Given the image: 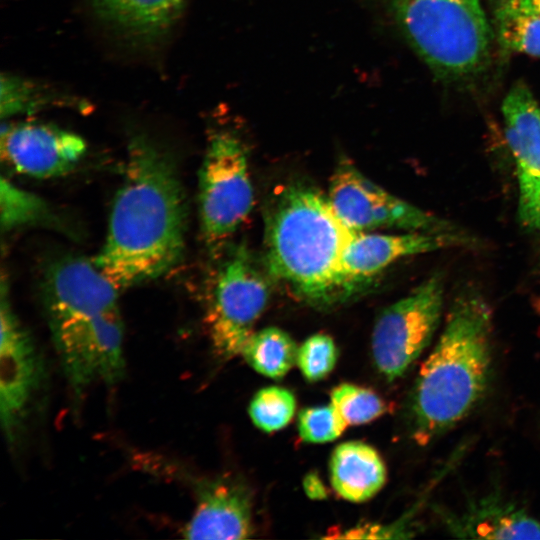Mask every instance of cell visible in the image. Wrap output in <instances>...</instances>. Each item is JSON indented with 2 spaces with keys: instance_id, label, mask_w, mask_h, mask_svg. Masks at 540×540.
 Instances as JSON below:
<instances>
[{
  "instance_id": "21",
  "label": "cell",
  "mask_w": 540,
  "mask_h": 540,
  "mask_svg": "<svg viewBox=\"0 0 540 540\" xmlns=\"http://www.w3.org/2000/svg\"><path fill=\"white\" fill-rule=\"evenodd\" d=\"M497 34L509 50L540 57V17L498 8Z\"/></svg>"
},
{
  "instance_id": "25",
  "label": "cell",
  "mask_w": 540,
  "mask_h": 540,
  "mask_svg": "<svg viewBox=\"0 0 540 540\" xmlns=\"http://www.w3.org/2000/svg\"><path fill=\"white\" fill-rule=\"evenodd\" d=\"M32 83L11 75L1 76V116L10 117L38 108L45 100Z\"/></svg>"
},
{
  "instance_id": "23",
  "label": "cell",
  "mask_w": 540,
  "mask_h": 540,
  "mask_svg": "<svg viewBox=\"0 0 540 540\" xmlns=\"http://www.w3.org/2000/svg\"><path fill=\"white\" fill-rule=\"evenodd\" d=\"M348 424L338 410L330 405L305 408L298 415V431L303 441L325 443L338 438Z\"/></svg>"
},
{
  "instance_id": "7",
  "label": "cell",
  "mask_w": 540,
  "mask_h": 540,
  "mask_svg": "<svg viewBox=\"0 0 540 540\" xmlns=\"http://www.w3.org/2000/svg\"><path fill=\"white\" fill-rule=\"evenodd\" d=\"M269 295L268 278L253 255L244 246L232 250L216 275L207 313L218 356L230 359L241 354Z\"/></svg>"
},
{
  "instance_id": "12",
  "label": "cell",
  "mask_w": 540,
  "mask_h": 540,
  "mask_svg": "<svg viewBox=\"0 0 540 540\" xmlns=\"http://www.w3.org/2000/svg\"><path fill=\"white\" fill-rule=\"evenodd\" d=\"M0 412L2 428L11 439L38 382V361L29 334L15 316L1 289Z\"/></svg>"
},
{
  "instance_id": "3",
  "label": "cell",
  "mask_w": 540,
  "mask_h": 540,
  "mask_svg": "<svg viewBox=\"0 0 540 540\" xmlns=\"http://www.w3.org/2000/svg\"><path fill=\"white\" fill-rule=\"evenodd\" d=\"M355 233L316 187L280 185L265 210L264 266L305 301L332 303L348 294L341 260Z\"/></svg>"
},
{
  "instance_id": "15",
  "label": "cell",
  "mask_w": 540,
  "mask_h": 540,
  "mask_svg": "<svg viewBox=\"0 0 540 540\" xmlns=\"http://www.w3.org/2000/svg\"><path fill=\"white\" fill-rule=\"evenodd\" d=\"M441 516L448 532L458 538L540 539V522L498 491L472 498L460 511Z\"/></svg>"
},
{
  "instance_id": "1",
  "label": "cell",
  "mask_w": 540,
  "mask_h": 540,
  "mask_svg": "<svg viewBox=\"0 0 540 540\" xmlns=\"http://www.w3.org/2000/svg\"><path fill=\"white\" fill-rule=\"evenodd\" d=\"M185 228V197L173 162L150 139L134 137L93 263L118 290L157 278L181 260Z\"/></svg>"
},
{
  "instance_id": "19",
  "label": "cell",
  "mask_w": 540,
  "mask_h": 540,
  "mask_svg": "<svg viewBox=\"0 0 540 540\" xmlns=\"http://www.w3.org/2000/svg\"><path fill=\"white\" fill-rule=\"evenodd\" d=\"M0 220L3 230L36 224H51L55 218L48 204L39 196L1 178Z\"/></svg>"
},
{
  "instance_id": "17",
  "label": "cell",
  "mask_w": 540,
  "mask_h": 540,
  "mask_svg": "<svg viewBox=\"0 0 540 540\" xmlns=\"http://www.w3.org/2000/svg\"><path fill=\"white\" fill-rule=\"evenodd\" d=\"M187 0H90L103 19L140 39L165 33Z\"/></svg>"
},
{
  "instance_id": "11",
  "label": "cell",
  "mask_w": 540,
  "mask_h": 540,
  "mask_svg": "<svg viewBox=\"0 0 540 540\" xmlns=\"http://www.w3.org/2000/svg\"><path fill=\"white\" fill-rule=\"evenodd\" d=\"M505 133L519 181V216L528 228L540 219V107L529 88L518 83L504 98Z\"/></svg>"
},
{
  "instance_id": "8",
  "label": "cell",
  "mask_w": 540,
  "mask_h": 540,
  "mask_svg": "<svg viewBox=\"0 0 540 540\" xmlns=\"http://www.w3.org/2000/svg\"><path fill=\"white\" fill-rule=\"evenodd\" d=\"M443 302V278L433 274L378 316L372 355L387 380L403 376L428 346L439 325Z\"/></svg>"
},
{
  "instance_id": "14",
  "label": "cell",
  "mask_w": 540,
  "mask_h": 540,
  "mask_svg": "<svg viewBox=\"0 0 540 540\" xmlns=\"http://www.w3.org/2000/svg\"><path fill=\"white\" fill-rule=\"evenodd\" d=\"M195 484L196 509L182 530L184 538L235 540L251 535L252 506L246 486L226 476Z\"/></svg>"
},
{
  "instance_id": "28",
  "label": "cell",
  "mask_w": 540,
  "mask_h": 540,
  "mask_svg": "<svg viewBox=\"0 0 540 540\" xmlns=\"http://www.w3.org/2000/svg\"><path fill=\"white\" fill-rule=\"evenodd\" d=\"M538 229L540 230V219H539V226H538Z\"/></svg>"
},
{
  "instance_id": "13",
  "label": "cell",
  "mask_w": 540,
  "mask_h": 540,
  "mask_svg": "<svg viewBox=\"0 0 540 540\" xmlns=\"http://www.w3.org/2000/svg\"><path fill=\"white\" fill-rule=\"evenodd\" d=\"M453 232L407 231L403 234L356 232L341 260V273L347 293L367 282L395 261L421 253L463 244Z\"/></svg>"
},
{
  "instance_id": "18",
  "label": "cell",
  "mask_w": 540,
  "mask_h": 540,
  "mask_svg": "<svg viewBox=\"0 0 540 540\" xmlns=\"http://www.w3.org/2000/svg\"><path fill=\"white\" fill-rule=\"evenodd\" d=\"M298 348L288 333L278 327L253 332L241 354L257 372L273 379L283 377L297 361Z\"/></svg>"
},
{
  "instance_id": "2",
  "label": "cell",
  "mask_w": 540,
  "mask_h": 540,
  "mask_svg": "<svg viewBox=\"0 0 540 540\" xmlns=\"http://www.w3.org/2000/svg\"><path fill=\"white\" fill-rule=\"evenodd\" d=\"M119 290L93 261L63 258L48 270L44 304L52 339L72 389L114 384L124 371Z\"/></svg>"
},
{
  "instance_id": "24",
  "label": "cell",
  "mask_w": 540,
  "mask_h": 540,
  "mask_svg": "<svg viewBox=\"0 0 540 540\" xmlns=\"http://www.w3.org/2000/svg\"><path fill=\"white\" fill-rule=\"evenodd\" d=\"M337 348L333 339L323 333L307 338L298 348L297 364L303 376L311 382L325 378L337 361Z\"/></svg>"
},
{
  "instance_id": "5",
  "label": "cell",
  "mask_w": 540,
  "mask_h": 540,
  "mask_svg": "<svg viewBox=\"0 0 540 540\" xmlns=\"http://www.w3.org/2000/svg\"><path fill=\"white\" fill-rule=\"evenodd\" d=\"M416 52L446 78L478 72L487 61L491 29L481 0H390Z\"/></svg>"
},
{
  "instance_id": "27",
  "label": "cell",
  "mask_w": 540,
  "mask_h": 540,
  "mask_svg": "<svg viewBox=\"0 0 540 540\" xmlns=\"http://www.w3.org/2000/svg\"><path fill=\"white\" fill-rule=\"evenodd\" d=\"M304 488L311 498H323L326 496L325 488L316 475H309L305 478Z\"/></svg>"
},
{
  "instance_id": "9",
  "label": "cell",
  "mask_w": 540,
  "mask_h": 540,
  "mask_svg": "<svg viewBox=\"0 0 540 540\" xmlns=\"http://www.w3.org/2000/svg\"><path fill=\"white\" fill-rule=\"evenodd\" d=\"M327 196L338 216L355 232L379 228L431 233L454 230L449 222L391 194L345 160L331 176Z\"/></svg>"
},
{
  "instance_id": "20",
  "label": "cell",
  "mask_w": 540,
  "mask_h": 540,
  "mask_svg": "<svg viewBox=\"0 0 540 540\" xmlns=\"http://www.w3.org/2000/svg\"><path fill=\"white\" fill-rule=\"evenodd\" d=\"M296 400L293 393L283 387L269 386L259 390L249 405L252 422L265 432L284 428L293 418Z\"/></svg>"
},
{
  "instance_id": "6",
  "label": "cell",
  "mask_w": 540,
  "mask_h": 540,
  "mask_svg": "<svg viewBox=\"0 0 540 540\" xmlns=\"http://www.w3.org/2000/svg\"><path fill=\"white\" fill-rule=\"evenodd\" d=\"M198 196L203 236L217 247L236 232L253 206L248 150L234 132L220 130L209 138Z\"/></svg>"
},
{
  "instance_id": "22",
  "label": "cell",
  "mask_w": 540,
  "mask_h": 540,
  "mask_svg": "<svg viewBox=\"0 0 540 540\" xmlns=\"http://www.w3.org/2000/svg\"><path fill=\"white\" fill-rule=\"evenodd\" d=\"M331 404L348 425L370 422L386 411L385 402L375 392L349 383L332 390Z\"/></svg>"
},
{
  "instance_id": "26",
  "label": "cell",
  "mask_w": 540,
  "mask_h": 540,
  "mask_svg": "<svg viewBox=\"0 0 540 540\" xmlns=\"http://www.w3.org/2000/svg\"><path fill=\"white\" fill-rule=\"evenodd\" d=\"M498 8L540 17V0H500Z\"/></svg>"
},
{
  "instance_id": "16",
  "label": "cell",
  "mask_w": 540,
  "mask_h": 540,
  "mask_svg": "<svg viewBox=\"0 0 540 540\" xmlns=\"http://www.w3.org/2000/svg\"><path fill=\"white\" fill-rule=\"evenodd\" d=\"M330 479L335 491L351 502L374 496L384 485L386 468L371 446L350 441L338 445L330 459Z\"/></svg>"
},
{
  "instance_id": "4",
  "label": "cell",
  "mask_w": 540,
  "mask_h": 540,
  "mask_svg": "<svg viewBox=\"0 0 540 540\" xmlns=\"http://www.w3.org/2000/svg\"><path fill=\"white\" fill-rule=\"evenodd\" d=\"M491 334L487 302L474 293L456 298L410 394L409 429L417 444L447 432L484 398L492 371Z\"/></svg>"
},
{
  "instance_id": "10",
  "label": "cell",
  "mask_w": 540,
  "mask_h": 540,
  "mask_svg": "<svg viewBox=\"0 0 540 540\" xmlns=\"http://www.w3.org/2000/svg\"><path fill=\"white\" fill-rule=\"evenodd\" d=\"M2 160L15 171L35 178H52L71 171L86 151L77 134L58 127L23 122L3 125Z\"/></svg>"
}]
</instances>
